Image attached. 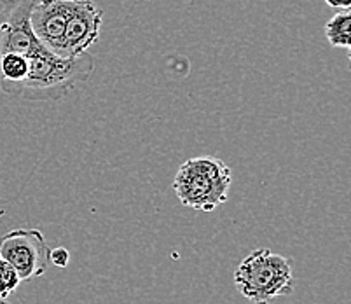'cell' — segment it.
<instances>
[{"instance_id": "6da1fadb", "label": "cell", "mask_w": 351, "mask_h": 304, "mask_svg": "<svg viewBox=\"0 0 351 304\" xmlns=\"http://www.w3.org/2000/svg\"><path fill=\"white\" fill-rule=\"evenodd\" d=\"M95 70V56H58L46 47H39L28 56V75L18 84H0L9 97L30 102L60 100L77 84L89 79Z\"/></svg>"}, {"instance_id": "7a4b0ae2", "label": "cell", "mask_w": 351, "mask_h": 304, "mask_svg": "<svg viewBox=\"0 0 351 304\" xmlns=\"http://www.w3.org/2000/svg\"><path fill=\"white\" fill-rule=\"evenodd\" d=\"M231 182V168L222 159L199 156L187 159L178 168L173 191L184 207L199 212H213L228 201Z\"/></svg>"}, {"instance_id": "3957f363", "label": "cell", "mask_w": 351, "mask_h": 304, "mask_svg": "<svg viewBox=\"0 0 351 304\" xmlns=\"http://www.w3.org/2000/svg\"><path fill=\"white\" fill-rule=\"evenodd\" d=\"M234 285L245 299L254 304H269L290 296L295 287L292 264L285 255L269 248L250 252L234 271Z\"/></svg>"}, {"instance_id": "277c9868", "label": "cell", "mask_w": 351, "mask_h": 304, "mask_svg": "<svg viewBox=\"0 0 351 304\" xmlns=\"http://www.w3.org/2000/svg\"><path fill=\"white\" fill-rule=\"evenodd\" d=\"M49 254L46 236L39 229H12L0 238V257L14 268L21 281L43 277Z\"/></svg>"}, {"instance_id": "5b68a950", "label": "cell", "mask_w": 351, "mask_h": 304, "mask_svg": "<svg viewBox=\"0 0 351 304\" xmlns=\"http://www.w3.org/2000/svg\"><path fill=\"white\" fill-rule=\"evenodd\" d=\"M37 0H0V56H30L43 47L32 30V11Z\"/></svg>"}, {"instance_id": "8992f818", "label": "cell", "mask_w": 351, "mask_h": 304, "mask_svg": "<svg viewBox=\"0 0 351 304\" xmlns=\"http://www.w3.org/2000/svg\"><path fill=\"white\" fill-rule=\"evenodd\" d=\"M104 25V12L93 0H69V20H66L63 56H77L100 39Z\"/></svg>"}, {"instance_id": "52a82bcc", "label": "cell", "mask_w": 351, "mask_h": 304, "mask_svg": "<svg viewBox=\"0 0 351 304\" xmlns=\"http://www.w3.org/2000/svg\"><path fill=\"white\" fill-rule=\"evenodd\" d=\"M69 0H37L32 11V30L35 37L51 53L63 56Z\"/></svg>"}, {"instance_id": "ba28073f", "label": "cell", "mask_w": 351, "mask_h": 304, "mask_svg": "<svg viewBox=\"0 0 351 304\" xmlns=\"http://www.w3.org/2000/svg\"><path fill=\"white\" fill-rule=\"evenodd\" d=\"M325 37L332 47L350 49L351 47V9L339 11L325 25Z\"/></svg>"}, {"instance_id": "9c48e42d", "label": "cell", "mask_w": 351, "mask_h": 304, "mask_svg": "<svg viewBox=\"0 0 351 304\" xmlns=\"http://www.w3.org/2000/svg\"><path fill=\"white\" fill-rule=\"evenodd\" d=\"M28 75V58L9 53L0 56V84H18Z\"/></svg>"}, {"instance_id": "30bf717a", "label": "cell", "mask_w": 351, "mask_h": 304, "mask_svg": "<svg viewBox=\"0 0 351 304\" xmlns=\"http://www.w3.org/2000/svg\"><path fill=\"white\" fill-rule=\"evenodd\" d=\"M21 283V278L14 271L9 262L0 257V297L8 299L12 292H14Z\"/></svg>"}, {"instance_id": "8fae6325", "label": "cell", "mask_w": 351, "mask_h": 304, "mask_svg": "<svg viewBox=\"0 0 351 304\" xmlns=\"http://www.w3.org/2000/svg\"><path fill=\"white\" fill-rule=\"evenodd\" d=\"M49 262H53L58 268H66L70 264V252L66 248H63V246H58V248L51 250Z\"/></svg>"}, {"instance_id": "7c38bea8", "label": "cell", "mask_w": 351, "mask_h": 304, "mask_svg": "<svg viewBox=\"0 0 351 304\" xmlns=\"http://www.w3.org/2000/svg\"><path fill=\"white\" fill-rule=\"evenodd\" d=\"M328 8L339 9V11H350L351 9V0H325Z\"/></svg>"}, {"instance_id": "4fadbf2b", "label": "cell", "mask_w": 351, "mask_h": 304, "mask_svg": "<svg viewBox=\"0 0 351 304\" xmlns=\"http://www.w3.org/2000/svg\"><path fill=\"white\" fill-rule=\"evenodd\" d=\"M348 60H350V69H351V47L348 49Z\"/></svg>"}, {"instance_id": "5bb4252c", "label": "cell", "mask_w": 351, "mask_h": 304, "mask_svg": "<svg viewBox=\"0 0 351 304\" xmlns=\"http://www.w3.org/2000/svg\"><path fill=\"white\" fill-rule=\"evenodd\" d=\"M0 304H9V303H8V299H2V297H0Z\"/></svg>"}]
</instances>
